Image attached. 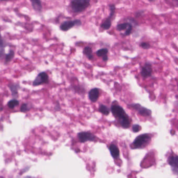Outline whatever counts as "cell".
<instances>
[{
  "label": "cell",
  "instance_id": "cell-1",
  "mask_svg": "<svg viewBox=\"0 0 178 178\" xmlns=\"http://www.w3.org/2000/svg\"><path fill=\"white\" fill-rule=\"evenodd\" d=\"M111 112L114 117L118 120L122 128L128 129L130 127V119L121 106L118 105H112L111 106Z\"/></svg>",
  "mask_w": 178,
  "mask_h": 178
},
{
  "label": "cell",
  "instance_id": "cell-2",
  "mask_svg": "<svg viewBox=\"0 0 178 178\" xmlns=\"http://www.w3.org/2000/svg\"><path fill=\"white\" fill-rule=\"evenodd\" d=\"M151 140V136L148 134L138 135L131 144L132 149H143L146 146Z\"/></svg>",
  "mask_w": 178,
  "mask_h": 178
},
{
  "label": "cell",
  "instance_id": "cell-3",
  "mask_svg": "<svg viewBox=\"0 0 178 178\" xmlns=\"http://www.w3.org/2000/svg\"><path fill=\"white\" fill-rule=\"evenodd\" d=\"M89 4V0H72L71 7L74 12L80 13L85 11Z\"/></svg>",
  "mask_w": 178,
  "mask_h": 178
},
{
  "label": "cell",
  "instance_id": "cell-4",
  "mask_svg": "<svg viewBox=\"0 0 178 178\" xmlns=\"http://www.w3.org/2000/svg\"><path fill=\"white\" fill-rule=\"evenodd\" d=\"M78 137L80 143H84L87 141H93L96 140V136L90 132H81L78 134Z\"/></svg>",
  "mask_w": 178,
  "mask_h": 178
},
{
  "label": "cell",
  "instance_id": "cell-5",
  "mask_svg": "<svg viewBox=\"0 0 178 178\" xmlns=\"http://www.w3.org/2000/svg\"><path fill=\"white\" fill-rule=\"evenodd\" d=\"M129 106L132 108L134 110L137 111L138 114L142 116L149 117V116H150L152 114V112L150 110L146 108L145 107L141 106L140 104H138V103L131 104V105H129Z\"/></svg>",
  "mask_w": 178,
  "mask_h": 178
},
{
  "label": "cell",
  "instance_id": "cell-6",
  "mask_svg": "<svg viewBox=\"0 0 178 178\" xmlns=\"http://www.w3.org/2000/svg\"><path fill=\"white\" fill-rule=\"evenodd\" d=\"M49 81L48 76L45 72H41L39 74L35 80H33V86L41 85L42 84H47Z\"/></svg>",
  "mask_w": 178,
  "mask_h": 178
},
{
  "label": "cell",
  "instance_id": "cell-7",
  "mask_svg": "<svg viewBox=\"0 0 178 178\" xmlns=\"http://www.w3.org/2000/svg\"><path fill=\"white\" fill-rule=\"evenodd\" d=\"M168 164L171 166L173 172L178 174V156L171 155L168 158Z\"/></svg>",
  "mask_w": 178,
  "mask_h": 178
},
{
  "label": "cell",
  "instance_id": "cell-8",
  "mask_svg": "<svg viewBox=\"0 0 178 178\" xmlns=\"http://www.w3.org/2000/svg\"><path fill=\"white\" fill-rule=\"evenodd\" d=\"M100 94V89L97 88H94L89 91L88 94L89 98L92 103H95L99 99Z\"/></svg>",
  "mask_w": 178,
  "mask_h": 178
},
{
  "label": "cell",
  "instance_id": "cell-9",
  "mask_svg": "<svg viewBox=\"0 0 178 178\" xmlns=\"http://www.w3.org/2000/svg\"><path fill=\"white\" fill-rule=\"evenodd\" d=\"M152 66L149 63H146L145 65L142 68L141 74L143 78H147L152 75Z\"/></svg>",
  "mask_w": 178,
  "mask_h": 178
},
{
  "label": "cell",
  "instance_id": "cell-10",
  "mask_svg": "<svg viewBox=\"0 0 178 178\" xmlns=\"http://www.w3.org/2000/svg\"><path fill=\"white\" fill-rule=\"evenodd\" d=\"M109 150L113 158L117 159L119 158L120 155L119 149L115 144H112L109 145Z\"/></svg>",
  "mask_w": 178,
  "mask_h": 178
},
{
  "label": "cell",
  "instance_id": "cell-11",
  "mask_svg": "<svg viewBox=\"0 0 178 178\" xmlns=\"http://www.w3.org/2000/svg\"><path fill=\"white\" fill-rule=\"evenodd\" d=\"M8 87L10 89L13 97L14 98H17L18 95V89L20 88V86L18 84L11 83L9 84Z\"/></svg>",
  "mask_w": 178,
  "mask_h": 178
},
{
  "label": "cell",
  "instance_id": "cell-12",
  "mask_svg": "<svg viewBox=\"0 0 178 178\" xmlns=\"http://www.w3.org/2000/svg\"><path fill=\"white\" fill-rule=\"evenodd\" d=\"M75 25H76V20L74 21H66L61 25V29L63 31H67L73 28Z\"/></svg>",
  "mask_w": 178,
  "mask_h": 178
},
{
  "label": "cell",
  "instance_id": "cell-13",
  "mask_svg": "<svg viewBox=\"0 0 178 178\" xmlns=\"http://www.w3.org/2000/svg\"><path fill=\"white\" fill-rule=\"evenodd\" d=\"M30 1L32 4V6L35 11L38 12L41 11L42 6L40 0H30Z\"/></svg>",
  "mask_w": 178,
  "mask_h": 178
},
{
  "label": "cell",
  "instance_id": "cell-14",
  "mask_svg": "<svg viewBox=\"0 0 178 178\" xmlns=\"http://www.w3.org/2000/svg\"><path fill=\"white\" fill-rule=\"evenodd\" d=\"M99 111L101 114L105 115H108L110 112L109 109L104 105H100L99 106Z\"/></svg>",
  "mask_w": 178,
  "mask_h": 178
},
{
  "label": "cell",
  "instance_id": "cell-15",
  "mask_svg": "<svg viewBox=\"0 0 178 178\" xmlns=\"http://www.w3.org/2000/svg\"><path fill=\"white\" fill-rule=\"evenodd\" d=\"M84 54L87 56L89 60H92L93 58V56L92 55V50L91 48L89 47L85 48L83 50Z\"/></svg>",
  "mask_w": 178,
  "mask_h": 178
},
{
  "label": "cell",
  "instance_id": "cell-16",
  "mask_svg": "<svg viewBox=\"0 0 178 178\" xmlns=\"http://www.w3.org/2000/svg\"><path fill=\"white\" fill-rule=\"evenodd\" d=\"M19 102L16 99L11 100L10 101L8 102L7 106H9V108L14 109L15 106H18L19 105Z\"/></svg>",
  "mask_w": 178,
  "mask_h": 178
},
{
  "label": "cell",
  "instance_id": "cell-17",
  "mask_svg": "<svg viewBox=\"0 0 178 178\" xmlns=\"http://www.w3.org/2000/svg\"><path fill=\"white\" fill-rule=\"evenodd\" d=\"M111 17H109L108 19H106L104 23L101 25V27L104 29H108L111 26Z\"/></svg>",
  "mask_w": 178,
  "mask_h": 178
},
{
  "label": "cell",
  "instance_id": "cell-18",
  "mask_svg": "<svg viewBox=\"0 0 178 178\" xmlns=\"http://www.w3.org/2000/svg\"><path fill=\"white\" fill-rule=\"evenodd\" d=\"M15 53L13 50L9 51V53L6 55L5 56V62L6 63H9L14 58Z\"/></svg>",
  "mask_w": 178,
  "mask_h": 178
},
{
  "label": "cell",
  "instance_id": "cell-19",
  "mask_svg": "<svg viewBox=\"0 0 178 178\" xmlns=\"http://www.w3.org/2000/svg\"><path fill=\"white\" fill-rule=\"evenodd\" d=\"M4 47L3 39L0 33V58L2 57L4 53Z\"/></svg>",
  "mask_w": 178,
  "mask_h": 178
},
{
  "label": "cell",
  "instance_id": "cell-20",
  "mask_svg": "<svg viewBox=\"0 0 178 178\" xmlns=\"http://www.w3.org/2000/svg\"><path fill=\"white\" fill-rule=\"evenodd\" d=\"M31 108V106L29 103H25L21 105L20 110L22 112H27L29 111Z\"/></svg>",
  "mask_w": 178,
  "mask_h": 178
},
{
  "label": "cell",
  "instance_id": "cell-21",
  "mask_svg": "<svg viewBox=\"0 0 178 178\" xmlns=\"http://www.w3.org/2000/svg\"><path fill=\"white\" fill-rule=\"evenodd\" d=\"M108 53V49L104 48V49H100L97 52V56L100 57H103L104 56H107Z\"/></svg>",
  "mask_w": 178,
  "mask_h": 178
},
{
  "label": "cell",
  "instance_id": "cell-22",
  "mask_svg": "<svg viewBox=\"0 0 178 178\" xmlns=\"http://www.w3.org/2000/svg\"><path fill=\"white\" fill-rule=\"evenodd\" d=\"M131 25L129 23H123L121 24L118 25L117 26L118 30H122L127 29Z\"/></svg>",
  "mask_w": 178,
  "mask_h": 178
},
{
  "label": "cell",
  "instance_id": "cell-23",
  "mask_svg": "<svg viewBox=\"0 0 178 178\" xmlns=\"http://www.w3.org/2000/svg\"><path fill=\"white\" fill-rule=\"evenodd\" d=\"M141 130V127L138 124H134L132 126V131L134 133H137Z\"/></svg>",
  "mask_w": 178,
  "mask_h": 178
},
{
  "label": "cell",
  "instance_id": "cell-24",
  "mask_svg": "<svg viewBox=\"0 0 178 178\" xmlns=\"http://www.w3.org/2000/svg\"><path fill=\"white\" fill-rule=\"evenodd\" d=\"M140 45L142 48L144 49H148L150 48V44L147 42H142Z\"/></svg>",
  "mask_w": 178,
  "mask_h": 178
},
{
  "label": "cell",
  "instance_id": "cell-25",
  "mask_svg": "<svg viewBox=\"0 0 178 178\" xmlns=\"http://www.w3.org/2000/svg\"><path fill=\"white\" fill-rule=\"evenodd\" d=\"M132 29V27L131 25L130 27L126 30V32L125 33V35L128 36V35H130L131 33Z\"/></svg>",
  "mask_w": 178,
  "mask_h": 178
},
{
  "label": "cell",
  "instance_id": "cell-26",
  "mask_svg": "<svg viewBox=\"0 0 178 178\" xmlns=\"http://www.w3.org/2000/svg\"><path fill=\"white\" fill-rule=\"evenodd\" d=\"M103 61H107V60H108V56H103Z\"/></svg>",
  "mask_w": 178,
  "mask_h": 178
},
{
  "label": "cell",
  "instance_id": "cell-27",
  "mask_svg": "<svg viewBox=\"0 0 178 178\" xmlns=\"http://www.w3.org/2000/svg\"><path fill=\"white\" fill-rule=\"evenodd\" d=\"M1 1H6V0H1Z\"/></svg>",
  "mask_w": 178,
  "mask_h": 178
}]
</instances>
